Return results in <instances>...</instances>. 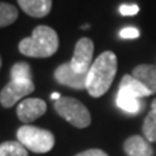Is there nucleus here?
Instances as JSON below:
<instances>
[{
    "instance_id": "f257e3e1",
    "label": "nucleus",
    "mask_w": 156,
    "mask_h": 156,
    "mask_svg": "<svg viewBox=\"0 0 156 156\" xmlns=\"http://www.w3.org/2000/svg\"><path fill=\"white\" fill-rule=\"evenodd\" d=\"M117 73V57L112 51H104L92 62L87 73L86 90L92 98L104 95Z\"/></svg>"
},
{
    "instance_id": "f03ea898",
    "label": "nucleus",
    "mask_w": 156,
    "mask_h": 156,
    "mask_svg": "<svg viewBox=\"0 0 156 156\" xmlns=\"http://www.w3.org/2000/svg\"><path fill=\"white\" fill-rule=\"evenodd\" d=\"M58 48L57 33L52 27L39 25L33 30L31 37L23 38L18 43V51L23 56L46 58L55 55Z\"/></svg>"
},
{
    "instance_id": "7ed1b4c3",
    "label": "nucleus",
    "mask_w": 156,
    "mask_h": 156,
    "mask_svg": "<svg viewBox=\"0 0 156 156\" xmlns=\"http://www.w3.org/2000/svg\"><path fill=\"white\" fill-rule=\"evenodd\" d=\"M17 140L21 142L27 150L35 154L50 152L55 146V135L50 130L27 124L18 128Z\"/></svg>"
},
{
    "instance_id": "20e7f679",
    "label": "nucleus",
    "mask_w": 156,
    "mask_h": 156,
    "mask_svg": "<svg viewBox=\"0 0 156 156\" xmlns=\"http://www.w3.org/2000/svg\"><path fill=\"white\" fill-rule=\"evenodd\" d=\"M53 108L65 121L78 129H85L91 124L90 111L74 98H60L53 103Z\"/></svg>"
},
{
    "instance_id": "39448f33",
    "label": "nucleus",
    "mask_w": 156,
    "mask_h": 156,
    "mask_svg": "<svg viewBox=\"0 0 156 156\" xmlns=\"http://www.w3.org/2000/svg\"><path fill=\"white\" fill-rule=\"evenodd\" d=\"M34 90H35V85L33 81L23 82L11 80L0 91V104L4 108H12L18 100L31 94Z\"/></svg>"
},
{
    "instance_id": "423d86ee",
    "label": "nucleus",
    "mask_w": 156,
    "mask_h": 156,
    "mask_svg": "<svg viewBox=\"0 0 156 156\" xmlns=\"http://www.w3.org/2000/svg\"><path fill=\"white\" fill-rule=\"evenodd\" d=\"M92 55H94V43L90 38H81L76 43L74 55L70 62L72 69L80 74H87L92 65Z\"/></svg>"
},
{
    "instance_id": "0eeeda50",
    "label": "nucleus",
    "mask_w": 156,
    "mask_h": 156,
    "mask_svg": "<svg viewBox=\"0 0 156 156\" xmlns=\"http://www.w3.org/2000/svg\"><path fill=\"white\" fill-rule=\"evenodd\" d=\"M53 77L57 83H60L62 86L66 87H72L74 90H86V81H87V74H80L76 73L72 69L70 62H64V64L58 65Z\"/></svg>"
},
{
    "instance_id": "6e6552de",
    "label": "nucleus",
    "mask_w": 156,
    "mask_h": 156,
    "mask_svg": "<svg viewBox=\"0 0 156 156\" xmlns=\"http://www.w3.org/2000/svg\"><path fill=\"white\" fill-rule=\"evenodd\" d=\"M47 111V104L44 100L39 98H29L22 100L17 105V117L20 121L29 124L31 121H35L41 116H43Z\"/></svg>"
},
{
    "instance_id": "1a4fd4ad",
    "label": "nucleus",
    "mask_w": 156,
    "mask_h": 156,
    "mask_svg": "<svg viewBox=\"0 0 156 156\" xmlns=\"http://www.w3.org/2000/svg\"><path fill=\"white\" fill-rule=\"evenodd\" d=\"M124 151L128 156H154L151 143L140 135L129 136L124 142Z\"/></svg>"
},
{
    "instance_id": "9d476101",
    "label": "nucleus",
    "mask_w": 156,
    "mask_h": 156,
    "mask_svg": "<svg viewBox=\"0 0 156 156\" xmlns=\"http://www.w3.org/2000/svg\"><path fill=\"white\" fill-rule=\"evenodd\" d=\"M17 3L26 14L35 18L46 17L52 8V0H17Z\"/></svg>"
},
{
    "instance_id": "9b49d317",
    "label": "nucleus",
    "mask_w": 156,
    "mask_h": 156,
    "mask_svg": "<svg viewBox=\"0 0 156 156\" xmlns=\"http://www.w3.org/2000/svg\"><path fill=\"white\" fill-rule=\"evenodd\" d=\"M116 104L122 112L129 113V115H138L144 108V101L142 99H138V98H135L121 90L117 91Z\"/></svg>"
},
{
    "instance_id": "f8f14e48",
    "label": "nucleus",
    "mask_w": 156,
    "mask_h": 156,
    "mask_svg": "<svg viewBox=\"0 0 156 156\" xmlns=\"http://www.w3.org/2000/svg\"><path fill=\"white\" fill-rule=\"evenodd\" d=\"M131 76L140 81L151 91V94H156V65L142 64L133 69Z\"/></svg>"
},
{
    "instance_id": "ddd939ff",
    "label": "nucleus",
    "mask_w": 156,
    "mask_h": 156,
    "mask_svg": "<svg viewBox=\"0 0 156 156\" xmlns=\"http://www.w3.org/2000/svg\"><path fill=\"white\" fill-rule=\"evenodd\" d=\"M119 90L128 92V94L138 98V99H143V98L152 95L151 91L142 83V82L138 81L136 78H134L130 74H125L122 77V80L120 82V86H119Z\"/></svg>"
},
{
    "instance_id": "4468645a",
    "label": "nucleus",
    "mask_w": 156,
    "mask_h": 156,
    "mask_svg": "<svg viewBox=\"0 0 156 156\" xmlns=\"http://www.w3.org/2000/svg\"><path fill=\"white\" fill-rule=\"evenodd\" d=\"M0 156H29L27 148L18 140H7L0 143Z\"/></svg>"
},
{
    "instance_id": "2eb2a0df",
    "label": "nucleus",
    "mask_w": 156,
    "mask_h": 156,
    "mask_svg": "<svg viewBox=\"0 0 156 156\" xmlns=\"http://www.w3.org/2000/svg\"><path fill=\"white\" fill-rule=\"evenodd\" d=\"M18 18V9L9 3L0 2V27H5L16 22Z\"/></svg>"
},
{
    "instance_id": "dca6fc26",
    "label": "nucleus",
    "mask_w": 156,
    "mask_h": 156,
    "mask_svg": "<svg viewBox=\"0 0 156 156\" xmlns=\"http://www.w3.org/2000/svg\"><path fill=\"white\" fill-rule=\"evenodd\" d=\"M11 80L13 81H33L31 68L25 61L16 62L11 69Z\"/></svg>"
},
{
    "instance_id": "f3484780",
    "label": "nucleus",
    "mask_w": 156,
    "mask_h": 156,
    "mask_svg": "<svg viewBox=\"0 0 156 156\" xmlns=\"http://www.w3.org/2000/svg\"><path fill=\"white\" fill-rule=\"evenodd\" d=\"M143 136L148 142H156V111L151 109L150 113L146 116L142 126Z\"/></svg>"
},
{
    "instance_id": "a211bd4d",
    "label": "nucleus",
    "mask_w": 156,
    "mask_h": 156,
    "mask_svg": "<svg viewBox=\"0 0 156 156\" xmlns=\"http://www.w3.org/2000/svg\"><path fill=\"white\" fill-rule=\"evenodd\" d=\"M139 35H140L139 30L136 27H133V26L125 27L120 31V37L122 39H136V38H139Z\"/></svg>"
},
{
    "instance_id": "6ab92c4d",
    "label": "nucleus",
    "mask_w": 156,
    "mask_h": 156,
    "mask_svg": "<svg viewBox=\"0 0 156 156\" xmlns=\"http://www.w3.org/2000/svg\"><path fill=\"white\" fill-rule=\"evenodd\" d=\"M139 12V7L135 4H122L120 7V13L122 16H134Z\"/></svg>"
},
{
    "instance_id": "aec40b11",
    "label": "nucleus",
    "mask_w": 156,
    "mask_h": 156,
    "mask_svg": "<svg viewBox=\"0 0 156 156\" xmlns=\"http://www.w3.org/2000/svg\"><path fill=\"white\" fill-rule=\"evenodd\" d=\"M76 156H108L103 150H99V148H90V150H86L83 152H80L77 154Z\"/></svg>"
},
{
    "instance_id": "412c9836",
    "label": "nucleus",
    "mask_w": 156,
    "mask_h": 156,
    "mask_svg": "<svg viewBox=\"0 0 156 156\" xmlns=\"http://www.w3.org/2000/svg\"><path fill=\"white\" fill-rule=\"evenodd\" d=\"M60 98H61V95L58 94V92H55V94H52V95H51V99H53L55 101H56V100H58Z\"/></svg>"
},
{
    "instance_id": "4be33fe9",
    "label": "nucleus",
    "mask_w": 156,
    "mask_h": 156,
    "mask_svg": "<svg viewBox=\"0 0 156 156\" xmlns=\"http://www.w3.org/2000/svg\"><path fill=\"white\" fill-rule=\"evenodd\" d=\"M151 109H155L156 111V99H154L152 103H151Z\"/></svg>"
},
{
    "instance_id": "5701e85b",
    "label": "nucleus",
    "mask_w": 156,
    "mask_h": 156,
    "mask_svg": "<svg viewBox=\"0 0 156 156\" xmlns=\"http://www.w3.org/2000/svg\"><path fill=\"white\" fill-rule=\"evenodd\" d=\"M0 68H2V57H0Z\"/></svg>"
}]
</instances>
